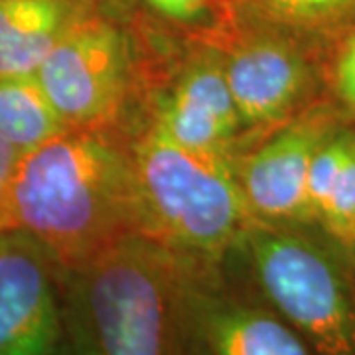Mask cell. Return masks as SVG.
Returning <instances> with one entry per match:
<instances>
[{"label":"cell","mask_w":355,"mask_h":355,"mask_svg":"<svg viewBox=\"0 0 355 355\" xmlns=\"http://www.w3.org/2000/svg\"><path fill=\"white\" fill-rule=\"evenodd\" d=\"M2 227L34 235L62 270L142 233L132 153L107 128H65L22 154Z\"/></svg>","instance_id":"6da1fadb"},{"label":"cell","mask_w":355,"mask_h":355,"mask_svg":"<svg viewBox=\"0 0 355 355\" xmlns=\"http://www.w3.org/2000/svg\"><path fill=\"white\" fill-rule=\"evenodd\" d=\"M182 254L132 233L62 270L60 355H170Z\"/></svg>","instance_id":"7a4b0ae2"},{"label":"cell","mask_w":355,"mask_h":355,"mask_svg":"<svg viewBox=\"0 0 355 355\" xmlns=\"http://www.w3.org/2000/svg\"><path fill=\"white\" fill-rule=\"evenodd\" d=\"M142 235L174 253L221 261L259 223L235 162L193 154L150 127L132 148Z\"/></svg>","instance_id":"3957f363"},{"label":"cell","mask_w":355,"mask_h":355,"mask_svg":"<svg viewBox=\"0 0 355 355\" xmlns=\"http://www.w3.org/2000/svg\"><path fill=\"white\" fill-rule=\"evenodd\" d=\"M251 279L314 355H355V282L328 245L254 223L239 243Z\"/></svg>","instance_id":"277c9868"},{"label":"cell","mask_w":355,"mask_h":355,"mask_svg":"<svg viewBox=\"0 0 355 355\" xmlns=\"http://www.w3.org/2000/svg\"><path fill=\"white\" fill-rule=\"evenodd\" d=\"M219 263L182 257L170 355H314L253 279L239 286Z\"/></svg>","instance_id":"5b68a950"},{"label":"cell","mask_w":355,"mask_h":355,"mask_svg":"<svg viewBox=\"0 0 355 355\" xmlns=\"http://www.w3.org/2000/svg\"><path fill=\"white\" fill-rule=\"evenodd\" d=\"M36 77L65 127L107 128L127 93V38L91 10L55 44Z\"/></svg>","instance_id":"8992f818"},{"label":"cell","mask_w":355,"mask_h":355,"mask_svg":"<svg viewBox=\"0 0 355 355\" xmlns=\"http://www.w3.org/2000/svg\"><path fill=\"white\" fill-rule=\"evenodd\" d=\"M235 36L217 48L243 130H277L304 111L316 87L308 46L268 30L235 28Z\"/></svg>","instance_id":"52a82bcc"},{"label":"cell","mask_w":355,"mask_h":355,"mask_svg":"<svg viewBox=\"0 0 355 355\" xmlns=\"http://www.w3.org/2000/svg\"><path fill=\"white\" fill-rule=\"evenodd\" d=\"M62 268L24 229H0V355H60Z\"/></svg>","instance_id":"ba28073f"},{"label":"cell","mask_w":355,"mask_h":355,"mask_svg":"<svg viewBox=\"0 0 355 355\" xmlns=\"http://www.w3.org/2000/svg\"><path fill=\"white\" fill-rule=\"evenodd\" d=\"M336 128L326 109H310L272 130L235 162L245 200L259 223H308V178L320 144Z\"/></svg>","instance_id":"9c48e42d"},{"label":"cell","mask_w":355,"mask_h":355,"mask_svg":"<svg viewBox=\"0 0 355 355\" xmlns=\"http://www.w3.org/2000/svg\"><path fill=\"white\" fill-rule=\"evenodd\" d=\"M153 127L190 153L235 162L243 123L217 46H205L180 69L156 105Z\"/></svg>","instance_id":"30bf717a"},{"label":"cell","mask_w":355,"mask_h":355,"mask_svg":"<svg viewBox=\"0 0 355 355\" xmlns=\"http://www.w3.org/2000/svg\"><path fill=\"white\" fill-rule=\"evenodd\" d=\"M93 0H0V77L36 76Z\"/></svg>","instance_id":"8fae6325"},{"label":"cell","mask_w":355,"mask_h":355,"mask_svg":"<svg viewBox=\"0 0 355 355\" xmlns=\"http://www.w3.org/2000/svg\"><path fill=\"white\" fill-rule=\"evenodd\" d=\"M308 223L347 253L355 249V130L336 127L320 144L308 178Z\"/></svg>","instance_id":"7c38bea8"},{"label":"cell","mask_w":355,"mask_h":355,"mask_svg":"<svg viewBox=\"0 0 355 355\" xmlns=\"http://www.w3.org/2000/svg\"><path fill=\"white\" fill-rule=\"evenodd\" d=\"M235 28L268 30L310 46L355 26V0H225Z\"/></svg>","instance_id":"4fadbf2b"},{"label":"cell","mask_w":355,"mask_h":355,"mask_svg":"<svg viewBox=\"0 0 355 355\" xmlns=\"http://www.w3.org/2000/svg\"><path fill=\"white\" fill-rule=\"evenodd\" d=\"M65 128L38 77H0V139L26 154Z\"/></svg>","instance_id":"5bb4252c"},{"label":"cell","mask_w":355,"mask_h":355,"mask_svg":"<svg viewBox=\"0 0 355 355\" xmlns=\"http://www.w3.org/2000/svg\"><path fill=\"white\" fill-rule=\"evenodd\" d=\"M331 81L340 101L355 116V26L340 38L331 64Z\"/></svg>","instance_id":"9a60e30c"},{"label":"cell","mask_w":355,"mask_h":355,"mask_svg":"<svg viewBox=\"0 0 355 355\" xmlns=\"http://www.w3.org/2000/svg\"><path fill=\"white\" fill-rule=\"evenodd\" d=\"M144 2L166 20L184 26L207 22L216 14L219 4L225 8V0H144Z\"/></svg>","instance_id":"2e32d148"},{"label":"cell","mask_w":355,"mask_h":355,"mask_svg":"<svg viewBox=\"0 0 355 355\" xmlns=\"http://www.w3.org/2000/svg\"><path fill=\"white\" fill-rule=\"evenodd\" d=\"M22 153L8 144L6 140L0 139V229L4 225V211H6V202L12 186L16 168L20 164Z\"/></svg>","instance_id":"e0dca14e"},{"label":"cell","mask_w":355,"mask_h":355,"mask_svg":"<svg viewBox=\"0 0 355 355\" xmlns=\"http://www.w3.org/2000/svg\"><path fill=\"white\" fill-rule=\"evenodd\" d=\"M354 253H355V249H354Z\"/></svg>","instance_id":"ac0fdd59"}]
</instances>
